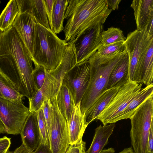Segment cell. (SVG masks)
<instances>
[{
    "label": "cell",
    "mask_w": 153,
    "mask_h": 153,
    "mask_svg": "<svg viewBox=\"0 0 153 153\" xmlns=\"http://www.w3.org/2000/svg\"><path fill=\"white\" fill-rule=\"evenodd\" d=\"M33 62L28 50L12 26L0 31V70L16 86L25 85L29 98L38 91Z\"/></svg>",
    "instance_id": "cell-1"
},
{
    "label": "cell",
    "mask_w": 153,
    "mask_h": 153,
    "mask_svg": "<svg viewBox=\"0 0 153 153\" xmlns=\"http://www.w3.org/2000/svg\"><path fill=\"white\" fill-rule=\"evenodd\" d=\"M112 10L106 0H69L64 16V40L74 44L86 31L103 25Z\"/></svg>",
    "instance_id": "cell-2"
},
{
    "label": "cell",
    "mask_w": 153,
    "mask_h": 153,
    "mask_svg": "<svg viewBox=\"0 0 153 153\" xmlns=\"http://www.w3.org/2000/svg\"><path fill=\"white\" fill-rule=\"evenodd\" d=\"M68 45L51 29L37 23L31 58L34 65L47 71L55 69L61 62Z\"/></svg>",
    "instance_id": "cell-3"
},
{
    "label": "cell",
    "mask_w": 153,
    "mask_h": 153,
    "mask_svg": "<svg viewBox=\"0 0 153 153\" xmlns=\"http://www.w3.org/2000/svg\"><path fill=\"white\" fill-rule=\"evenodd\" d=\"M153 95L146 100L130 117V137L134 153H150L149 133L153 124Z\"/></svg>",
    "instance_id": "cell-4"
},
{
    "label": "cell",
    "mask_w": 153,
    "mask_h": 153,
    "mask_svg": "<svg viewBox=\"0 0 153 153\" xmlns=\"http://www.w3.org/2000/svg\"><path fill=\"white\" fill-rule=\"evenodd\" d=\"M127 52L126 51L111 60L97 66L90 65V77L88 86L80 103L83 114L98 98L107 90L110 74L114 68Z\"/></svg>",
    "instance_id": "cell-5"
},
{
    "label": "cell",
    "mask_w": 153,
    "mask_h": 153,
    "mask_svg": "<svg viewBox=\"0 0 153 153\" xmlns=\"http://www.w3.org/2000/svg\"><path fill=\"white\" fill-rule=\"evenodd\" d=\"M143 84L129 79L120 87L102 111L96 117L103 125L115 123L119 115L141 89Z\"/></svg>",
    "instance_id": "cell-6"
},
{
    "label": "cell",
    "mask_w": 153,
    "mask_h": 153,
    "mask_svg": "<svg viewBox=\"0 0 153 153\" xmlns=\"http://www.w3.org/2000/svg\"><path fill=\"white\" fill-rule=\"evenodd\" d=\"M152 42L153 38H148L145 31L136 29L128 34L124 43L128 58L129 80L135 81L138 68Z\"/></svg>",
    "instance_id": "cell-7"
},
{
    "label": "cell",
    "mask_w": 153,
    "mask_h": 153,
    "mask_svg": "<svg viewBox=\"0 0 153 153\" xmlns=\"http://www.w3.org/2000/svg\"><path fill=\"white\" fill-rule=\"evenodd\" d=\"M30 112L22 99L11 100L0 98V118L8 134H20Z\"/></svg>",
    "instance_id": "cell-8"
},
{
    "label": "cell",
    "mask_w": 153,
    "mask_h": 153,
    "mask_svg": "<svg viewBox=\"0 0 153 153\" xmlns=\"http://www.w3.org/2000/svg\"><path fill=\"white\" fill-rule=\"evenodd\" d=\"M51 102L52 119L49 134L50 147L52 153H65L70 145L67 122L59 109L56 96Z\"/></svg>",
    "instance_id": "cell-9"
},
{
    "label": "cell",
    "mask_w": 153,
    "mask_h": 153,
    "mask_svg": "<svg viewBox=\"0 0 153 153\" xmlns=\"http://www.w3.org/2000/svg\"><path fill=\"white\" fill-rule=\"evenodd\" d=\"M90 77V64L88 61L76 64L65 75L62 84L69 90L76 105L81 102Z\"/></svg>",
    "instance_id": "cell-10"
},
{
    "label": "cell",
    "mask_w": 153,
    "mask_h": 153,
    "mask_svg": "<svg viewBox=\"0 0 153 153\" xmlns=\"http://www.w3.org/2000/svg\"><path fill=\"white\" fill-rule=\"evenodd\" d=\"M103 25L91 28L83 33L74 43L76 64L88 61L101 45Z\"/></svg>",
    "instance_id": "cell-11"
},
{
    "label": "cell",
    "mask_w": 153,
    "mask_h": 153,
    "mask_svg": "<svg viewBox=\"0 0 153 153\" xmlns=\"http://www.w3.org/2000/svg\"><path fill=\"white\" fill-rule=\"evenodd\" d=\"M36 23L34 18L29 13H19L12 25L27 48L31 58Z\"/></svg>",
    "instance_id": "cell-12"
},
{
    "label": "cell",
    "mask_w": 153,
    "mask_h": 153,
    "mask_svg": "<svg viewBox=\"0 0 153 153\" xmlns=\"http://www.w3.org/2000/svg\"><path fill=\"white\" fill-rule=\"evenodd\" d=\"M22 143L31 152L34 151L41 143V137L36 112H30L20 134Z\"/></svg>",
    "instance_id": "cell-13"
},
{
    "label": "cell",
    "mask_w": 153,
    "mask_h": 153,
    "mask_svg": "<svg viewBox=\"0 0 153 153\" xmlns=\"http://www.w3.org/2000/svg\"><path fill=\"white\" fill-rule=\"evenodd\" d=\"M80 103L76 105L74 102L71 119L67 123L70 145L78 144L82 140V138L88 124L86 122L85 114L80 109Z\"/></svg>",
    "instance_id": "cell-14"
},
{
    "label": "cell",
    "mask_w": 153,
    "mask_h": 153,
    "mask_svg": "<svg viewBox=\"0 0 153 153\" xmlns=\"http://www.w3.org/2000/svg\"><path fill=\"white\" fill-rule=\"evenodd\" d=\"M131 7L134 11L137 29L145 31L153 22V0H134Z\"/></svg>",
    "instance_id": "cell-15"
},
{
    "label": "cell",
    "mask_w": 153,
    "mask_h": 153,
    "mask_svg": "<svg viewBox=\"0 0 153 153\" xmlns=\"http://www.w3.org/2000/svg\"><path fill=\"white\" fill-rule=\"evenodd\" d=\"M19 13H27L31 15L37 23L50 28L44 0H16Z\"/></svg>",
    "instance_id": "cell-16"
},
{
    "label": "cell",
    "mask_w": 153,
    "mask_h": 153,
    "mask_svg": "<svg viewBox=\"0 0 153 153\" xmlns=\"http://www.w3.org/2000/svg\"><path fill=\"white\" fill-rule=\"evenodd\" d=\"M45 79L43 85L33 97L28 99L30 112H36L45 99H49L50 102L52 100L55 78L51 71L45 70Z\"/></svg>",
    "instance_id": "cell-17"
},
{
    "label": "cell",
    "mask_w": 153,
    "mask_h": 153,
    "mask_svg": "<svg viewBox=\"0 0 153 153\" xmlns=\"http://www.w3.org/2000/svg\"><path fill=\"white\" fill-rule=\"evenodd\" d=\"M126 51L124 42L107 45H101L97 51L88 59L90 65L97 66L107 62Z\"/></svg>",
    "instance_id": "cell-18"
},
{
    "label": "cell",
    "mask_w": 153,
    "mask_h": 153,
    "mask_svg": "<svg viewBox=\"0 0 153 153\" xmlns=\"http://www.w3.org/2000/svg\"><path fill=\"white\" fill-rule=\"evenodd\" d=\"M128 80V58L127 52L111 71L109 76L107 90L120 87Z\"/></svg>",
    "instance_id": "cell-19"
},
{
    "label": "cell",
    "mask_w": 153,
    "mask_h": 153,
    "mask_svg": "<svg viewBox=\"0 0 153 153\" xmlns=\"http://www.w3.org/2000/svg\"><path fill=\"white\" fill-rule=\"evenodd\" d=\"M120 87L107 90L96 100L85 114L86 122L89 124L102 111L116 94Z\"/></svg>",
    "instance_id": "cell-20"
},
{
    "label": "cell",
    "mask_w": 153,
    "mask_h": 153,
    "mask_svg": "<svg viewBox=\"0 0 153 153\" xmlns=\"http://www.w3.org/2000/svg\"><path fill=\"white\" fill-rule=\"evenodd\" d=\"M153 42L150 45L146 54L137 69L135 81L146 86L153 83Z\"/></svg>",
    "instance_id": "cell-21"
},
{
    "label": "cell",
    "mask_w": 153,
    "mask_h": 153,
    "mask_svg": "<svg viewBox=\"0 0 153 153\" xmlns=\"http://www.w3.org/2000/svg\"><path fill=\"white\" fill-rule=\"evenodd\" d=\"M115 127V123L103 126L100 125L97 127L95 129L93 140L87 153H100L108 144Z\"/></svg>",
    "instance_id": "cell-22"
},
{
    "label": "cell",
    "mask_w": 153,
    "mask_h": 153,
    "mask_svg": "<svg viewBox=\"0 0 153 153\" xmlns=\"http://www.w3.org/2000/svg\"><path fill=\"white\" fill-rule=\"evenodd\" d=\"M153 95V83L142 88L116 118L115 122L129 118L137 108L146 100Z\"/></svg>",
    "instance_id": "cell-23"
},
{
    "label": "cell",
    "mask_w": 153,
    "mask_h": 153,
    "mask_svg": "<svg viewBox=\"0 0 153 153\" xmlns=\"http://www.w3.org/2000/svg\"><path fill=\"white\" fill-rule=\"evenodd\" d=\"M56 100L60 112L68 123L71 117L74 102L70 91L65 85L62 84L56 96Z\"/></svg>",
    "instance_id": "cell-24"
},
{
    "label": "cell",
    "mask_w": 153,
    "mask_h": 153,
    "mask_svg": "<svg viewBox=\"0 0 153 153\" xmlns=\"http://www.w3.org/2000/svg\"><path fill=\"white\" fill-rule=\"evenodd\" d=\"M69 0H54L52 14V25L53 31L59 33L64 29L63 23Z\"/></svg>",
    "instance_id": "cell-25"
},
{
    "label": "cell",
    "mask_w": 153,
    "mask_h": 153,
    "mask_svg": "<svg viewBox=\"0 0 153 153\" xmlns=\"http://www.w3.org/2000/svg\"><path fill=\"white\" fill-rule=\"evenodd\" d=\"M19 13L16 0H10L0 15V31H4L12 26Z\"/></svg>",
    "instance_id": "cell-26"
},
{
    "label": "cell",
    "mask_w": 153,
    "mask_h": 153,
    "mask_svg": "<svg viewBox=\"0 0 153 153\" xmlns=\"http://www.w3.org/2000/svg\"><path fill=\"white\" fill-rule=\"evenodd\" d=\"M23 97L10 79L0 70V98L15 100L22 99Z\"/></svg>",
    "instance_id": "cell-27"
},
{
    "label": "cell",
    "mask_w": 153,
    "mask_h": 153,
    "mask_svg": "<svg viewBox=\"0 0 153 153\" xmlns=\"http://www.w3.org/2000/svg\"><path fill=\"white\" fill-rule=\"evenodd\" d=\"M101 44L102 45H107L117 43L124 42L126 39L123 31L120 29L111 27L106 30H104L101 33Z\"/></svg>",
    "instance_id": "cell-28"
},
{
    "label": "cell",
    "mask_w": 153,
    "mask_h": 153,
    "mask_svg": "<svg viewBox=\"0 0 153 153\" xmlns=\"http://www.w3.org/2000/svg\"><path fill=\"white\" fill-rule=\"evenodd\" d=\"M36 113L40 134L41 143L50 146L47 127L41 107L37 111Z\"/></svg>",
    "instance_id": "cell-29"
},
{
    "label": "cell",
    "mask_w": 153,
    "mask_h": 153,
    "mask_svg": "<svg viewBox=\"0 0 153 153\" xmlns=\"http://www.w3.org/2000/svg\"><path fill=\"white\" fill-rule=\"evenodd\" d=\"M41 107L46 123L48 133H49L52 119V104L48 99H45L43 102Z\"/></svg>",
    "instance_id": "cell-30"
},
{
    "label": "cell",
    "mask_w": 153,
    "mask_h": 153,
    "mask_svg": "<svg viewBox=\"0 0 153 153\" xmlns=\"http://www.w3.org/2000/svg\"><path fill=\"white\" fill-rule=\"evenodd\" d=\"M33 77L35 85L38 90L44 83L45 77V69L41 67L35 65Z\"/></svg>",
    "instance_id": "cell-31"
},
{
    "label": "cell",
    "mask_w": 153,
    "mask_h": 153,
    "mask_svg": "<svg viewBox=\"0 0 153 153\" xmlns=\"http://www.w3.org/2000/svg\"><path fill=\"white\" fill-rule=\"evenodd\" d=\"M65 153H87L85 142L82 140L79 143L70 145Z\"/></svg>",
    "instance_id": "cell-32"
},
{
    "label": "cell",
    "mask_w": 153,
    "mask_h": 153,
    "mask_svg": "<svg viewBox=\"0 0 153 153\" xmlns=\"http://www.w3.org/2000/svg\"><path fill=\"white\" fill-rule=\"evenodd\" d=\"M46 13L51 29L53 31L52 25V14L54 0H44Z\"/></svg>",
    "instance_id": "cell-33"
},
{
    "label": "cell",
    "mask_w": 153,
    "mask_h": 153,
    "mask_svg": "<svg viewBox=\"0 0 153 153\" xmlns=\"http://www.w3.org/2000/svg\"><path fill=\"white\" fill-rule=\"evenodd\" d=\"M10 144V138L6 136L0 138V153H6Z\"/></svg>",
    "instance_id": "cell-34"
},
{
    "label": "cell",
    "mask_w": 153,
    "mask_h": 153,
    "mask_svg": "<svg viewBox=\"0 0 153 153\" xmlns=\"http://www.w3.org/2000/svg\"><path fill=\"white\" fill-rule=\"evenodd\" d=\"M33 153H52L50 146L40 143Z\"/></svg>",
    "instance_id": "cell-35"
},
{
    "label": "cell",
    "mask_w": 153,
    "mask_h": 153,
    "mask_svg": "<svg viewBox=\"0 0 153 153\" xmlns=\"http://www.w3.org/2000/svg\"><path fill=\"white\" fill-rule=\"evenodd\" d=\"M33 152L28 150L22 143L19 147L17 148L14 151H10L8 150L6 153H33Z\"/></svg>",
    "instance_id": "cell-36"
},
{
    "label": "cell",
    "mask_w": 153,
    "mask_h": 153,
    "mask_svg": "<svg viewBox=\"0 0 153 153\" xmlns=\"http://www.w3.org/2000/svg\"><path fill=\"white\" fill-rule=\"evenodd\" d=\"M108 7L112 10H117L121 0H106Z\"/></svg>",
    "instance_id": "cell-37"
},
{
    "label": "cell",
    "mask_w": 153,
    "mask_h": 153,
    "mask_svg": "<svg viewBox=\"0 0 153 153\" xmlns=\"http://www.w3.org/2000/svg\"><path fill=\"white\" fill-rule=\"evenodd\" d=\"M148 144L150 153H153V124L151 126L149 133Z\"/></svg>",
    "instance_id": "cell-38"
},
{
    "label": "cell",
    "mask_w": 153,
    "mask_h": 153,
    "mask_svg": "<svg viewBox=\"0 0 153 153\" xmlns=\"http://www.w3.org/2000/svg\"><path fill=\"white\" fill-rule=\"evenodd\" d=\"M7 133L6 127L0 118V134Z\"/></svg>",
    "instance_id": "cell-39"
},
{
    "label": "cell",
    "mask_w": 153,
    "mask_h": 153,
    "mask_svg": "<svg viewBox=\"0 0 153 153\" xmlns=\"http://www.w3.org/2000/svg\"><path fill=\"white\" fill-rule=\"evenodd\" d=\"M119 153H134V152L132 147L131 146L125 148Z\"/></svg>",
    "instance_id": "cell-40"
},
{
    "label": "cell",
    "mask_w": 153,
    "mask_h": 153,
    "mask_svg": "<svg viewBox=\"0 0 153 153\" xmlns=\"http://www.w3.org/2000/svg\"><path fill=\"white\" fill-rule=\"evenodd\" d=\"M100 153H115L114 149L112 147L102 150Z\"/></svg>",
    "instance_id": "cell-41"
}]
</instances>
